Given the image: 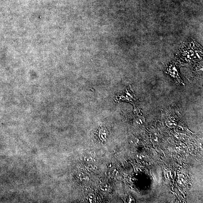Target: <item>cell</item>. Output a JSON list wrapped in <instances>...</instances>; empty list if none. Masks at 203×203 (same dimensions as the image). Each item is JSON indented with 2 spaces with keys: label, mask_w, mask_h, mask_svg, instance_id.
<instances>
[{
  "label": "cell",
  "mask_w": 203,
  "mask_h": 203,
  "mask_svg": "<svg viewBox=\"0 0 203 203\" xmlns=\"http://www.w3.org/2000/svg\"><path fill=\"white\" fill-rule=\"evenodd\" d=\"M132 90H126V91H124V93H122L119 99H122V100L128 101L130 102H132L134 104V102L136 101V98H135L134 95L133 94V92H132Z\"/></svg>",
  "instance_id": "obj_1"
},
{
  "label": "cell",
  "mask_w": 203,
  "mask_h": 203,
  "mask_svg": "<svg viewBox=\"0 0 203 203\" xmlns=\"http://www.w3.org/2000/svg\"><path fill=\"white\" fill-rule=\"evenodd\" d=\"M99 137L100 139L102 141H105L107 140L109 136V132L107 129L105 128H102L99 131Z\"/></svg>",
  "instance_id": "obj_2"
},
{
  "label": "cell",
  "mask_w": 203,
  "mask_h": 203,
  "mask_svg": "<svg viewBox=\"0 0 203 203\" xmlns=\"http://www.w3.org/2000/svg\"><path fill=\"white\" fill-rule=\"evenodd\" d=\"M77 177L80 181L84 182H87L89 181V180L88 177L84 173L81 172L78 173Z\"/></svg>",
  "instance_id": "obj_3"
},
{
  "label": "cell",
  "mask_w": 203,
  "mask_h": 203,
  "mask_svg": "<svg viewBox=\"0 0 203 203\" xmlns=\"http://www.w3.org/2000/svg\"><path fill=\"white\" fill-rule=\"evenodd\" d=\"M100 188L102 191L104 192H107L110 189V186L108 183L103 182L100 184Z\"/></svg>",
  "instance_id": "obj_4"
},
{
  "label": "cell",
  "mask_w": 203,
  "mask_h": 203,
  "mask_svg": "<svg viewBox=\"0 0 203 203\" xmlns=\"http://www.w3.org/2000/svg\"><path fill=\"white\" fill-rule=\"evenodd\" d=\"M87 168L89 171L92 172H95L98 170V167L96 165L93 164L92 163L88 164L87 165Z\"/></svg>",
  "instance_id": "obj_5"
},
{
  "label": "cell",
  "mask_w": 203,
  "mask_h": 203,
  "mask_svg": "<svg viewBox=\"0 0 203 203\" xmlns=\"http://www.w3.org/2000/svg\"><path fill=\"white\" fill-rule=\"evenodd\" d=\"M84 160L88 164L93 163L94 161V158L90 155H87L84 158Z\"/></svg>",
  "instance_id": "obj_6"
},
{
  "label": "cell",
  "mask_w": 203,
  "mask_h": 203,
  "mask_svg": "<svg viewBox=\"0 0 203 203\" xmlns=\"http://www.w3.org/2000/svg\"><path fill=\"white\" fill-rule=\"evenodd\" d=\"M117 171L115 169H111L109 172V176L113 178L117 175Z\"/></svg>",
  "instance_id": "obj_7"
},
{
  "label": "cell",
  "mask_w": 203,
  "mask_h": 203,
  "mask_svg": "<svg viewBox=\"0 0 203 203\" xmlns=\"http://www.w3.org/2000/svg\"><path fill=\"white\" fill-rule=\"evenodd\" d=\"M87 199L90 203L94 202L95 200L94 195L93 194H90L87 196Z\"/></svg>",
  "instance_id": "obj_8"
},
{
  "label": "cell",
  "mask_w": 203,
  "mask_h": 203,
  "mask_svg": "<svg viewBox=\"0 0 203 203\" xmlns=\"http://www.w3.org/2000/svg\"><path fill=\"white\" fill-rule=\"evenodd\" d=\"M129 143L131 144H135L137 142V140L136 138H135L134 137H131L129 139Z\"/></svg>",
  "instance_id": "obj_9"
},
{
  "label": "cell",
  "mask_w": 203,
  "mask_h": 203,
  "mask_svg": "<svg viewBox=\"0 0 203 203\" xmlns=\"http://www.w3.org/2000/svg\"><path fill=\"white\" fill-rule=\"evenodd\" d=\"M129 203H132L135 202V200H134L133 198H132V197H131V196H130V197H129Z\"/></svg>",
  "instance_id": "obj_10"
}]
</instances>
